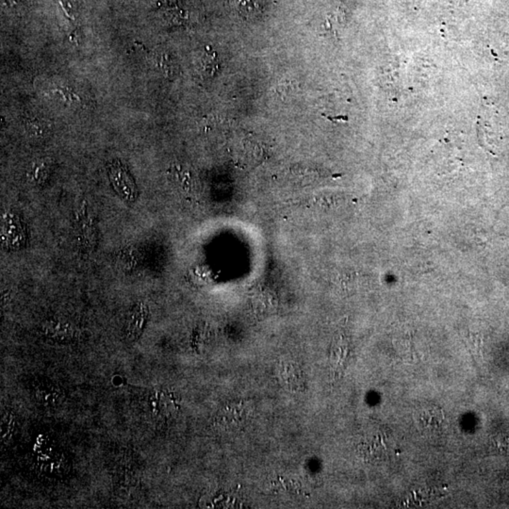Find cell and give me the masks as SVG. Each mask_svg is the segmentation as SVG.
Listing matches in <instances>:
<instances>
[{
  "label": "cell",
  "instance_id": "obj_4",
  "mask_svg": "<svg viewBox=\"0 0 509 509\" xmlns=\"http://www.w3.org/2000/svg\"><path fill=\"white\" fill-rule=\"evenodd\" d=\"M149 306L145 302H137L132 307L127 315V325H125V338L129 342H135L141 337L144 332L147 320H149Z\"/></svg>",
  "mask_w": 509,
  "mask_h": 509
},
{
  "label": "cell",
  "instance_id": "obj_11",
  "mask_svg": "<svg viewBox=\"0 0 509 509\" xmlns=\"http://www.w3.org/2000/svg\"><path fill=\"white\" fill-rule=\"evenodd\" d=\"M219 62H218L217 54L214 51L207 49L206 54L201 60V69L207 77H212L216 74Z\"/></svg>",
  "mask_w": 509,
  "mask_h": 509
},
{
  "label": "cell",
  "instance_id": "obj_10",
  "mask_svg": "<svg viewBox=\"0 0 509 509\" xmlns=\"http://www.w3.org/2000/svg\"><path fill=\"white\" fill-rule=\"evenodd\" d=\"M49 174V165L45 160L34 162L27 171V179L32 184L40 185L46 182Z\"/></svg>",
  "mask_w": 509,
  "mask_h": 509
},
{
  "label": "cell",
  "instance_id": "obj_9",
  "mask_svg": "<svg viewBox=\"0 0 509 509\" xmlns=\"http://www.w3.org/2000/svg\"><path fill=\"white\" fill-rule=\"evenodd\" d=\"M245 419L247 412L239 407L227 408L219 415V422L225 428L240 427Z\"/></svg>",
  "mask_w": 509,
  "mask_h": 509
},
{
  "label": "cell",
  "instance_id": "obj_8",
  "mask_svg": "<svg viewBox=\"0 0 509 509\" xmlns=\"http://www.w3.org/2000/svg\"><path fill=\"white\" fill-rule=\"evenodd\" d=\"M42 330L45 334L57 340H70L76 335V330L71 323L64 321H47L42 325Z\"/></svg>",
  "mask_w": 509,
  "mask_h": 509
},
{
  "label": "cell",
  "instance_id": "obj_12",
  "mask_svg": "<svg viewBox=\"0 0 509 509\" xmlns=\"http://www.w3.org/2000/svg\"><path fill=\"white\" fill-rule=\"evenodd\" d=\"M443 413L438 408H428L421 415V422L426 428H436L443 423Z\"/></svg>",
  "mask_w": 509,
  "mask_h": 509
},
{
  "label": "cell",
  "instance_id": "obj_13",
  "mask_svg": "<svg viewBox=\"0 0 509 509\" xmlns=\"http://www.w3.org/2000/svg\"><path fill=\"white\" fill-rule=\"evenodd\" d=\"M47 127L46 124L40 120H31L27 122V132L34 137H42L47 134Z\"/></svg>",
  "mask_w": 509,
  "mask_h": 509
},
{
  "label": "cell",
  "instance_id": "obj_7",
  "mask_svg": "<svg viewBox=\"0 0 509 509\" xmlns=\"http://www.w3.org/2000/svg\"><path fill=\"white\" fill-rule=\"evenodd\" d=\"M230 6L247 21L260 19L264 12L262 0H230Z\"/></svg>",
  "mask_w": 509,
  "mask_h": 509
},
{
  "label": "cell",
  "instance_id": "obj_2",
  "mask_svg": "<svg viewBox=\"0 0 509 509\" xmlns=\"http://www.w3.org/2000/svg\"><path fill=\"white\" fill-rule=\"evenodd\" d=\"M179 402L177 396L169 390H153L149 396V410L155 417L167 420L179 410Z\"/></svg>",
  "mask_w": 509,
  "mask_h": 509
},
{
  "label": "cell",
  "instance_id": "obj_1",
  "mask_svg": "<svg viewBox=\"0 0 509 509\" xmlns=\"http://www.w3.org/2000/svg\"><path fill=\"white\" fill-rule=\"evenodd\" d=\"M1 238L5 248L10 250H20L26 245V229L14 212H5L2 217Z\"/></svg>",
  "mask_w": 509,
  "mask_h": 509
},
{
  "label": "cell",
  "instance_id": "obj_5",
  "mask_svg": "<svg viewBox=\"0 0 509 509\" xmlns=\"http://www.w3.org/2000/svg\"><path fill=\"white\" fill-rule=\"evenodd\" d=\"M77 227L82 247L84 248L94 247L97 240L95 223L94 218L90 215L89 209L85 205L77 212Z\"/></svg>",
  "mask_w": 509,
  "mask_h": 509
},
{
  "label": "cell",
  "instance_id": "obj_3",
  "mask_svg": "<svg viewBox=\"0 0 509 509\" xmlns=\"http://www.w3.org/2000/svg\"><path fill=\"white\" fill-rule=\"evenodd\" d=\"M110 180L118 195L125 202L132 203L137 199L136 185L129 173L121 165H114L110 169Z\"/></svg>",
  "mask_w": 509,
  "mask_h": 509
},
{
  "label": "cell",
  "instance_id": "obj_6",
  "mask_svg": "<svg viewBox=\"0 0 509 509\" xmlns=\"http://www.w3.org/2000/svg\"><path fill=\"white\" fill-rule=\"evenodd\" d=\"M168 174H169L171 182L180 192L186 195L194 194L197 184H195L194 175L186 166L177 164H173Z\"/></svg>",
  "mask_w": 509,
  "mask_h": 509
}]
</instances>
